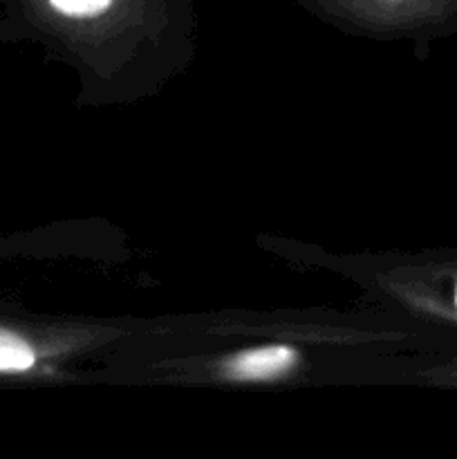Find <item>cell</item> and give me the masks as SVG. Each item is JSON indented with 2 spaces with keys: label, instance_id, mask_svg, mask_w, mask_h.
Listing matches in <instances>:
<instances>
[{
  "label": "cell",
  "instance_id": "1",
  "mask_svg": "<svg viewBox=\"0 0 457 459\" xmlns=\"http://www.w3.org/2000/svg\"><path fill=\"white\" fill-rule=\"evenodd\" d=\"M296 366L294 350L282 345L249 350L228 361L227 375L240 381H267L287 375Z\"/></svg>",
  "mask_w": 457,
  "mask_h": 459
},
{
  "label": "cell",
  "instance_id": "2",
  "mask_svg": "<svg viewBox=\"0 0 457 459\" xmlns=\"http://www.w3.org/2000/svg\"><path fill=\"white\" fill-rule=\"evenodd\" d=\"M36 361V354L25 341L13 332L0 327V372L30 370Z\"/></svg>",
  "mask_w": 457,
  "mask_h": 459
},
{
  "label": "cell",
  "instance_id": "3",
  "mask_svg": "<svg viewBox=\"0 0 457 459\" xmlns=\"http://www.w3.org/2000/svg\"><path fill=\"white\" fill-rule=\"evenodd\" d=\"M115 0H49L56 12L74 18H92L106 12Z\"/></svg>",
  "mask_w": 457,
  "mask_h": 459
},
{
  "label": "cell",
  "instance_id": "4",
  "mask_svg": "<svg viewBox=\"0 0 457 459\" xmlns=\"http://www.w3.org/2000/svg\"><path fill=\"white\" fill-rule=\"evenodd\" d=\"M388 3H397V0H388Z\"/></svg>",
  "mask_w": 457,
  "mask_h": 459
}]
</instances>
